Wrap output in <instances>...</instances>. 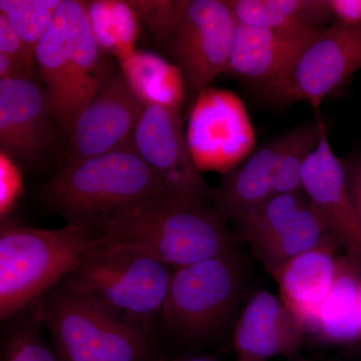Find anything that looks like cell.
I'll return each mask as SVG.
<instances>
[{"mask_svg":"<svg viewBox=\"0 0 361 361\" xmlns=\"http://www.w3.org/2000/svg\"><path fill=\"white\" fill-rule=\"evenodd\" d=\"M94 229L180 268L234 249L227 220L209 202L170 193L121 207Z\"/></svg>","mask_w":361,"mask_h":361,"instance_id":"1","label":"cell"},{"mask_svg":"<svg viewBox=\"0 0 361 361\" xmlns=\"http://www.w3.org/2000/svg\"><path fill=\"white\" fill-rule=\"evenodd\" d=\"M174 270L141 248L102 235L59 286L156 337Z\"/></svg>","mask_w":361,"mask_h":361,"instance_id":"2","label":"cell"},{"mask_svg":"<svg viewBox=\"0 0 361 361\" xmlns=\"http://www.w3.org/2000/svg\"><path fill=\"white\" fill-rule=\"evenodd\" d=\"M157 47L177 66L192 94L200 96L227 71L239 21L229 1H129Z\"/></svg>","mask_w":361,"mask_h":361,"instance_id":"3","label":"cell"},{"mask_svg":"<svg viewBox=\"0 0 361 361\" xmlns=\"http://www.w3.org/2000/svg\"><path fill=\"white\" fill-rule=\"evenodd\" d=\"M54 122L68 137L82 111L116 73L90 25L87 2L63 0L35 49Z\"/></svg>","mask_w":361,"mask_h":361,"instance_id":"4","label":"cell"},{"mask_svg":"<svg viewBox=\"0 0 361 361\" xmlns=\"http://www.w3.org/2000/svg\"><path fill=\"white\" fill-rule=\"evenodd\" d=\"M89 226H6L0 232V317L11 319L56 288L101 241Z\"/></svg>","mask_w":361,"mask_h":361,"instance_id":"5","label":"cell"},{"mask_svg":"<svg viewBox=\"0 0 361 361\" xmlns=\"http://www.w3.org/2000/svg\"><path fill=\"white\" fill-rule=\"evenodd\" d=\"M165 193L170 192L135 151L132 139L109 153L63 165L40 190L47 208L66 224L92 229L121 207Z\"/></svg>","mask_w":361,"mask_h":361,"instance_id":"6","label":"cell"},{"mask_svg":"<svg viewBox=\"0 0 361 361\" xmlns=\"http://www.w3.org/2000/svg\"><path fill=\"white\" fill-rule=\"evenodd\" d=\"M61 361H153L156 337L56 286L32 304Z\"/></svg>","mask_w":361,"mask_h":361,"instance_id":"7","label":"cell"},{"mask_svg":"<svg viewBox=\"0 0 361 361\" xmlns=\"http://www.w3.org/2000/svg\"><path fill=\"white\" fill-rule=\"evenodd\" d=\"M243 283V266L235 249L176 268L161 310L164 329L184 343H205L232 317Z\"/></svg>","mask_w":361,"mask_h":361,"instance_id":"8","label":"cell"},{"mask_svg":"<svg viewBox=\"0 0 361 361\" xmlns=\"http://www.w3.org/2000/svg\"><path fill=\"white\" fill-rule=\"evenodd\" d=\"M360 70L361 25L334 23L322 28L279 77L255 89L276 106L305 102L318 108Z\"/></svg>","mask_w":361,"mask_h":361,"instance_id":"9","label":"cell"},{"mask_svg":"<svg viewBox=\"0 0 361 361\" xmlns=\"http://www.w3.org/2000/svg\"><path fill=\"white\" fill-rule=\"evenodd\" d=\"M237 225L273 277L285 263L304 252L337 243L322 214L303 192L273 195Z\"/></svg>","mask_w":361,"mask_h":361,"instance_id":"10","label":"cell"},{"mask_svg":"<svg viewBox=\"0 0 361 361\" xmlns=\"http://www.w3.org/2000/svg\"><path fill=\"white\" fill-rule=\"evenodd\" d=\"M135 151L153 169L171 194L196 200H212L183 134L179 111L161 104H147L132 135Z\"/></svg>","mask_w":361,"mask_h":361,"instance_id":"11","label":"cell"},{"mask_svg":"<svg viewBox=\"0 0 361 361\" xmlns=\"http://www.w3.org/2000/svg\"><path fill=\"white\" fill-rule=\"evenodd\" d=\"M254 132L243 104L224 90H204L189 123L187 141L198 168L231 171L248 156Z\"/></svg>","mask_w":361,"mask_h":361,"instance_id":"12","label":"cell"},{"mask_svg":"<svg viewBox=\"0 0 361 361\" xmlns=\"http://www.w3.org/2000/svg\"><path fill=\"white\" fill-rule=\"evenodd\" d=\"M144 109L122 71H116L78 116L65 165H75L127 144Z\"/></svg>","mask_w":361,"mask_h":361,"instance_id":"13","label":"cell"},{"mask_svg":"<svg viewBox=\"0 0 361 361\" xmlns=\"http://www.w3.org/2000/svg\"><path fill=\"white\" fill-rule=\"evenodd\" d=\"M54 122L44 87L33 78L0 80V147L21 165H35L54 141Z\"/></svg>","mask_w":361,"mask_h":361,"instance_id":"14","label":"cell"},{"mask_svg":"<svg viewBox=\"0 0 361 361\" xmlns=\"http://www.w3.org/2000/svg\"><path fill=\"white\" fill-rule=\"evenodd\" d=\"M301 179L303 193L322 214L337 243L361 264V226L349 195L343 161L330 146L327 130L304 164Z\"/></svg>","mask_w":361,"mask_h":361,"instance_id":"15","label":"cell"},{"mask_svg":"<svg viewBox=\"0 0 361 361\" xmlns=\"http://www.w3.org/2000/svg\"><path fill=\"white\" fill-rule=\"evenodd\" d=\"M304 327L281 298L262 290L242 310L233 336L238 360L266 361L294 355L302 343Z\"/></svg>","mask_w":361,"mask_h":361,"instance_id":"16","label":"cell"},{"mask_svg":"<svg viewBox=\"0 0 361 361\" xmlns=\"http://www.w3.org/2000/svg\"><path fill=\"white\" fill-rule=\"evenodd\" d=\"M322 28L280 30L239 23L226 73L255 87L268 84L290 66Z\"/></svg>","mask_w":361,"mask_h":361,"instance_id":"17","label":"cell"},{"mask_svg":"<svg viewBox=\"0 0 361 361\" xmlns=\"http://www.w3.org/2000/svg\"><path fill=\"white\" fill-rule=\"evenodd\" d=\"M338 244H324L292 258L274 278L280 298L298 318L304 330L314 324L318 310L329 295L338 270Z\"/></svg>","mask_w":361,"mask_h":361,"instance_id":"18","label":"cell"},{"mask_svg":"<svg viewBox=\"0 0 361 361\" xmlns=\"http://www.w3.org/2000/svg\"><path fill=\"white\" fill-rule=\"evenodd\" d=\"M283 135L266 142L243 165L225 175L213 190V206L235 224L274 195V177L283 147Z\"/></svg>","mask_w":361,"mask_h":361,"instance_id":"19","label":"cell"},{"mask_svg":"<svg viewBox=\"0 0 361 361\" xmlns=\"http://www.w3.org/2000/svg\"><path fill=\"white\" fill-rule=\"evenodd\" d=\"M361 264L349 256L339 258L336 281L323 301L310 330L325 341L345 343L357 341L361 329L356 314V291Z\"/></svg>","mask_w":361,"mask_h":361,"instance_id":"20","label":"cell"},{"mask_svg":"<svg viewBox=\"0 0 361 361\" xmlns=\"http://www.w3.org/2000/svg\"><path fill=\"white\" fill-rule=\"evenodd\" d=\"M120 61L123 77L145 106L161 104L179 111L186 85L177 66L149 51H133Z\"/></svg>","mask_w":361,"mask_h":361,"instance_id":"21","label":"cell"},{"mask_svg":"<svg viewBox=\"0 0 361 361\" xmlns=\"http://www.w3.org/2000/svg\"><path fill=\"white\" fill-rule=\"evenodd\" d=\"M229 4L240 23L260 27L322 28L334 20L329 0H230Z\"/></svg>","mask_w":361,"mask_h":361,"instance_id":"22","label":"cell"},{"mask_svg":"<svg viewBox=\"0 0 361 361\" xmlns=\"http://www.w3.org/2000/svg\"><path fill=\"white\" fill-rule=\"evenodd\" d=\"M87 13L94 37L106 54L121 59L135 51L139 16L129 1L87 2Z\"/></svg>","mask_w":361,"mask_h":361,"instance_id":"23","label":"cell"},{"mask_svg":"<svg viewBox=\"0 0 361 361\" xmlns=\"http://www.w3.org/2000/svg\"><path fill=\"white\" fill-rule=\"evenodd\" d=\"M326 132L320 118L283 134L284 142L274 177V195L302 193L304 164Z\"/></svg>","mask_w":361,"mask_h":361,"instance_id":"24","label":"cell"},{"mask_svg":"<svg viewBox=\"0 0 361 361\" xmlns=\"http://www.w3.org/2000/svg\"><path fill=\"white\" fill-rule=\"evenodd\" d=\"M1 343V361H61L42 336L37 310L30 306L11 319Z\"/></svg>","mask_w":361,"mask_h":361,"instance_id":"25","label":"cell"},{"mask_svg":"<svg viewBox=\"0 0 361 361\" xmlns=\"http://www.w3.org/2000/svg\"><path fill=\"white\" fill-rule=\"evenodd\" d=\"M63 0H0V14L35 54Z\"/></svg>","mask_w":361,"mask_h":361,"instance_id":"26","label":"cell"},{"mask_svg":"<svg viewBox=\"0 0 361 361\" xmlns=\"http://www.w3.org/2000/svg\"><path fill=\"white\" fill-rule=\"evenodd\" d=\"M0 54L8 56L21 65L35 70V52L21 39L8 21L0 14Z\"/></svg>","mask_w":361,"mask_h":361,"instance_id":"27","label":"cell"},{"mask_svg":"<svg viewBox=\"0 0 361 361\" xmlns=\"http://www.w3.org/2000/svg\"><path fill=\"white\" fill-rule=\"evenodd\" d=\"M342 161L349 195L361 226V151Z\"/></svg>","mask_w":361,"mask_h":361,"instance_id":"28","label":"cell"},{"mask_svg":"<svg viewBox=\"0 0 361 361\" xmlns=\"http://www.w3.org/2000/svg\"><path fill=\"white\" fill-rule=\"evenodd\" d=\"M334 23L361 25L360 0H329Z\"/></svg>","mask_w":361,"mask_h":361,"instance_id":"29","label":"cell"},{"mask_svg":"<svg viewBox=\"0 0 361 361\" xmlns=\"http://www.w3.org/2000/svg\"><path fill=\"white\" fill-rule=\"evenodd\" d=\"M153 361H216L212 355H186L178 356L175 358H168L163 355H158Z\"/></svg>","mask_w":361,"mask_h":361,"instance_id":"30","label":"cell"},{"mask_svg":"<svg viewBox=\"0 0 361 361\" xmlns=\"http://www.w3.org/2000/svg\"><path fill=\"white\" fill-rule=\"evenodd\" d=\"M356 314H357L358 323L361 329V279L358 283L357 291H356Z\"/></svg>","mask_w":361,"mask_h":361,"instance_id":"31","label":"cell"},{"mask_svg":"<svg viewBox=\"0 0 361 361\" xmlns=\"http://www.w3.org/2000/svg\"><path fill=\"white\" fill-rule=\"evenodd\" d=\"M237 361H246V360H237Z\"/></svg>","mask_w":361,"mask_h":361,"instance_id":"32","label":"cell"}]
</instances>
